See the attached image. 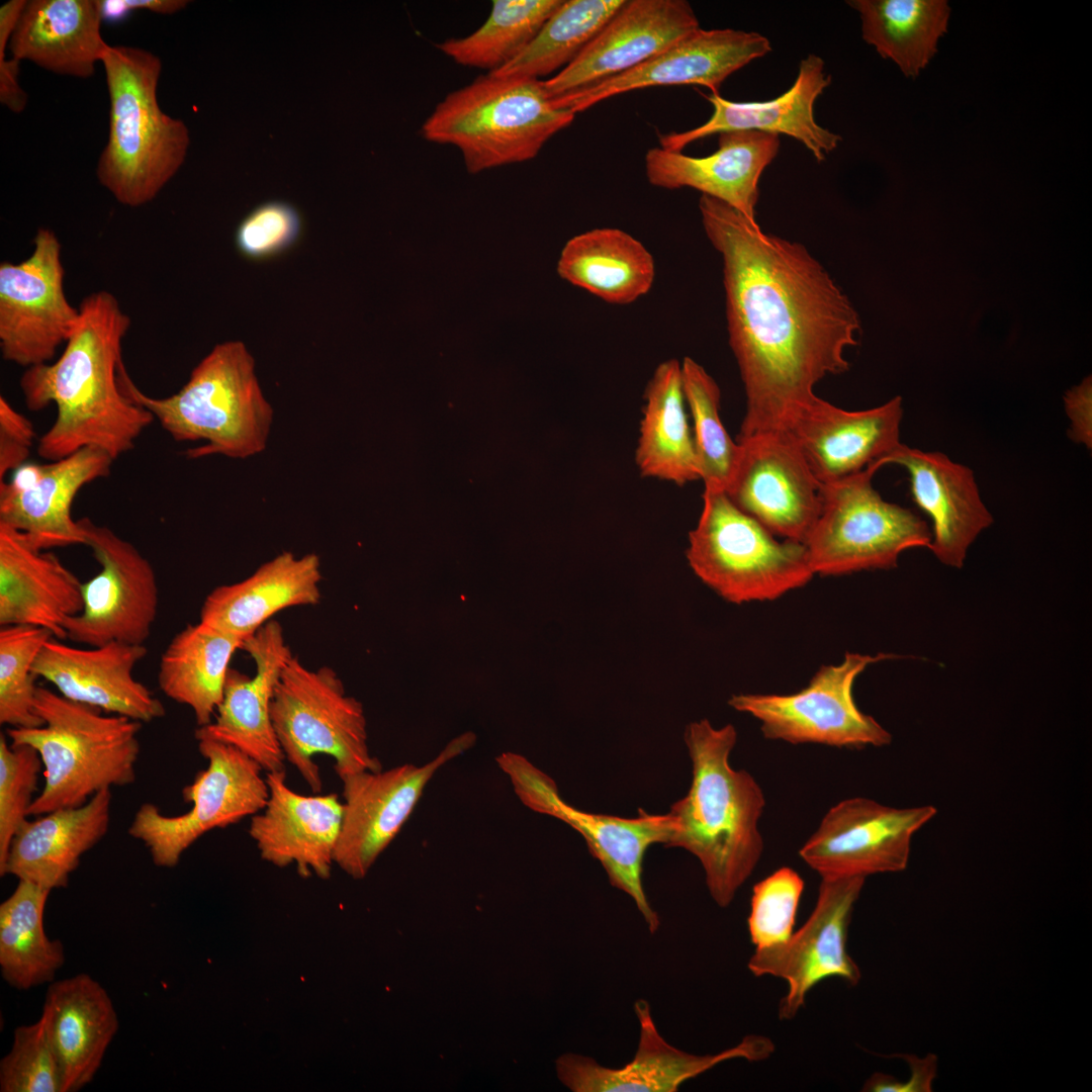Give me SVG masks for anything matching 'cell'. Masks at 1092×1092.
Masks as SVG:
<instances>
[{"mask_svg": "<svg viewBox=\"0 0 1092 1092\" xmlns=\"http://www.w3.org/2000/svg\"><path fill=\"white\" fill-rule=\"evenodd\" d=\"M699 209L722 257L729 344L745 390L737 439L782 431L821 379L848 369L858 314L803 245L707 195Z\"/></svg>", "mask_w": 1092, "mask_h": 1092, "instance_id": "1", "label": "cell"}, {"mask_svg": "<svg viewBox=\"0 0 1092 1092\" xmlns=\"http://www.w3.org/2000/svg\"><path fill=\"white\" fill-rule=\"evenodd\" d=\"M79 311L62 355L53 363L26 368L19 387L28 410L57 406L55 422L37 442L41 458L54 461L95 447L115 460L133 449L155 420L118 383L121 344L130 318L106 290L85 296Z\"/></svg>", "mask_w": 1092, "mask_h": 1092, "instance_id": "2", "label": "cell"}, {"mask_svg": "<svg viewBox=\"0 0 1092 1092\" xmlns=\"http://www.w3.org/2000/svg\"><path fill=\"white\" fill-rule=\"evenodd\" d=\"M736 741L731 724L715 728L703 719L687 726L692 784L668 812L673 827L665 846L681 847L700 860L720 907L728 906L751 876L764 845L758 829L764 794L748 771L730 765Z\"/></svg>", "mask_w": 1092, "mask_h": 1092, "instance_id": "3", "label": "cell"}, {"mask_svg": "<svg viewBox=\"0 0 1092 1092\" xmlns=\"http://www.w3.org/2000/svg\"><path fill=\"white\" fill-rule=\"evenodd\" d=\"M109 97L108 139L96 176L117 202L154 200L183 165L190 144L185 123L158 100L162 62L132 46H109L101 61Z\"/></svg>", "mask_w": 1092, "mask_h": 1092, "instance_id": "4", "label": "cell"}, {"mask_svg": "<svg viewBox=\"0 0 1092 1092\" xmlns=\"http://www.w3.org/2000/svg\"><path fill=\"white\" fill-rule=\"evenodd\" d=\"M121 391L152 414L178 442H204L188 458L221 455L246 459L265 450L273 408L255 373V360L241 341L215 345L174 394L154 397L118 371Z\"/></svg>", "mask_w": 1092, "mask_h": 1092, "instance_id": "5", "label": "cell"}, {"mask_svg": "<svg viewBox=\"0 0 1092 1092\" xmlns=\"http://www.w3.org/2000/svg\"><path fill=\"white\" fill-rule=\"evenodd\" d=\"M34 709L41 726L7 730L10 744L32 746L42 762L44 786L28 815L79 807L102 790L135 781L143 723L103 715L43 687L36 688Z\"/></svg>", "mask_w": 1092, "mask_h": 1092, "instance_id": "6", "label": "cell"}, {"mask_svg": "<svg viewBox=\"0 0 1092 1092\" xmlns=\"http://www.w3.org/2000/svg\"><path fill=\"white\" fill-rule=\"evenodd\" d=\"M575 115L554 103L540 79L487 73L447 94L421 133L455 147L467 171L476 174L534 159Z\"/></svg>", "mask_w": 1092, "mask_h": 1092, "instance_id": "7", "label": "cell"}, {"mask_svg": "<svg viewBox=\"0 0 1092 1092\" xmlns=\"http://www.w3.org/2000/svg\"><path fill=\"white\" fill-rule=\"evenodd\" d=\"M687 559L705 584L733 604L778 599L814 575L803 543L778 541L718 490L704 489Z\"/></svg>", "mask_w": 1092, "mask_h": 1092, "instance_id": "8", "label": "cell"}, {"mask_svg": "<svg viewBox=\"0 0 1092 1092\" xmlns=\"http://www.w3.org/2000/svg\"><path fill=\"white\" fill-rule=\"evenodd\" d=\"M271 718L285 760L315 794L323 790L317 754L334 759L340 780L365 770L382 769L367 743L362 704L347 695L337 672L311 669L297 656L286 663L271 704Z\"/></svg>", "mask_w": 1092, "mask_h": 1092, "instance_id": "9", "label": "cell"}, {"mask_svg": "<svg viewBox=\"0 0 1092 1092\" xmlns=\"http://www.w3.org/2000/svg\"><path fill=\"white\" fill-rule=\"evenodd\" d=\"M875 466L822 484V508L803 543L814 574L841 575L897 566L902 552L930 547L932 533L914 512L874 488Z\"/></svg>", "mask_w": 1092, "mask_h": 1092, "instance_id": "10", "label": "cell"}, {"mask_svg": "<svg viewBox=\"0 0 1092 1092\" xmlns=\"http://www.w3.org/2000/svg\"><path fill=\"white\" fill-rule=\"evenodd\" d=\"M197 741L208 764L182 790L183 800L191 808L168 816L156 805L145 803L128 828L131 837L144 842L157 867H175L202 835L259 813L269 796L263 769L255 760L232 745L212 739Z\"/></svg>", "mask_w": 1092, "mask_h": 1092, "instance_id": "11", "label": "cell"}, {"mask_svg": "<svg viewBox=\"0 0 1092 1092\" xmlns=\"http://www.w3.org/2000/svg\"><path fill=\"white\" fill-rule=\"evenodd\" d=\"M894 657L846 653L839 664L821 666L797 693L740 694L732 696L728 704L756 718L767 739L848 748L885 746L891 743L892 735L857 708L852 689L867 666Z\"/></svg>", "mask_w": 1092, "mask_h": 1092, "instance_id": "12", "label": "cell"}, {"mask_svg": "<svg viewBox=\"0 0 1092 1092\" xmlns=\"http://www.w3.org/2000/svg\"><path fill=\"white\" fill-rule=\"evenodd\" d=\"M496 761L524 805L563 821L584 838L611 885L633 899L649 931L654 933L660 922L643 889L642 864L650 845L667 844L673 827L669 813L654 815L639 809L637 817L622 818L585 812L566 803L555 782L524 756L507 752Z\"/></svg>", "mask_w": 1092, "mask_h": 1092, "instance_id": "13", "label": "cell"}, {"mask_svg": "<svg viewBox=\"0 0 1092 1092\" xmlns=\"http://www.w3.org/2000/svg\"><path fill=\"white\" fill-rule=\"evenodd\" d=\"M78 521L100 570L82 582L83 608L65 622L66 639L89 647L111 642L145 645L159 608L153 565L110 528L86 517Z\"/></svg>", "mask_w": 1092, "mask_h": 1092, "instance_id": "14", "label": "cell"}, {"mask_svg": "<svg viewBox=\"0 0 1092 1092\" xmlns=\"http://www.w3.org/2000/svg\"><path fill=\"white\" fill-rule=\"evenodd\" d=\"M62 246L40 228L33 250L19 263L0 264V350L8 362L28 368L50 363L80 316L65 293Z\"/></svg>", "mask_w": 1092, "mask_h": 1092, "instance_id": "15", "label": "cell"}, {"mask_svg": "<svg viewBox=\"0 0 1092 1092\" xmlns=\"http://www.w3.org/2000/svg\"><path fill=\"white\" fill-rule=\"evenodd\" d=\"M937 813L931 805L894 808L872 799H845L831 807L799 850L822 879L904 871L914 834Z\"/></svg>", "mask_w": 1092, "mask_h": 1092, "instance_id": "16", "label": "cell"}, {"mask_svg": "<svg viewBox=\"0 0 1092 1092\" xmlns=\"http://www.w3.org/2000/svg\"><path fill=\"white\" fill-rule=\"evenodd\" d=\"M864 879H822L805 924L785 942L755 948L750 957L747 967L754 976H774L788 984L779 1005L781 1019L794 1018L809 991L824 979L837 977L850 985L859 982L860 971L847 952L846 941Z\"/></svg>", "mask_w": 1092, "mask_h": 1092, "instance_id": "17", "label": "cell"}, {"mask_svg": "<svg viewBox=\"0 0 1092 1092\" xmlns=\"http://www.w3.org/2000/svg\"><path fill=\"white\" fill-rule=\"evenodd\" d=\"M474 740L465 733L421 766L404 763L343 778L344 810L334 862L352 878H364L400 831L432 777Z\"/></svg>", "mask_w": 1092, "mask_h": 1092, "instance_id": "18", "label": "cell"}, {"mask_svg": "<svg viewBox=\"0 0 1092 1092\" xmlns=\"http://www.w3.org/2000/svg\"><path fill=\"white\" fill-rule=\"evenodd\" d=\"M740 455L725 490L771 534L804 543L822 508V483L785 431L736 441Z\"/></svg>", "mask_w": 1092, "mask_h": 1092, "instance_id": "19", "label": "cell"}, {"mask_svg": "<svg viewBox=\"0 0 1092 1092\" xmlns=\"http://www.w3.org/2000/svg\"><path fill=\"white\" fill-rule=\"evenodd\" d=\"M770 51L769 40L757 32L700 27L628 72L552 99L577 114L613 96L655 86L700 85L718 94L730 75Z\"/></svg>", "mask_w": 1092, "mask_h": 1092, "instance_id": "20", "label": "cell"}, {"mask_svg": "<svg viewBox=\"0 0 1092 1092\" xmlns=\"http://www.w3.org/2000/svg\"><path fill=\"white\" fill-rule=\"evenodd\" d=\"M113 461L101 449L85 447L46 464H22L0 482V523L40 550L85 545L73 502L86 484L106 477Z\"/></svg>", "mask_w": 1092, "mask_h": 1092, "instance_id": "21", "label": "cell"}, {"mask_svg": "<svg viewBox=\"0 0 1092 1092\" xmlns=\"http://www.w3.org/2000/svg\"><path fill=\"white\" fill-rule=\"evenodd\" d=\"M901 396L864 411L849 412L816 396L784 428L814 476L832 483L870 466L883 467L900 445Z\"/></svg>", "mask_w": 1092, "mask_h": 1092, "instance_id": "22", "label": "cell"}, {"mask_svg": "<svg viewBox=\"0 0 1092 1092\" xmlns=\"http://www.w3.org/2000/svg\"><path fill=\"white\" fill-rule=\"evenodd\" d=\"M634 1009L640 1035L633 1060L622 1068H609L586 1056L565 1054L556 1061L561 1083L574 1092H674L686 1081L724 1061H758L774 1051L768 1038L750 1035L716 1055H692L670 1045L659 1034L647 1001H636Z\"/></svg>", "mask_w": 1092, "mask_h": 1092, "instance_id": "23", "label": "cell"}, {"mask_svg": "<svg viewBox=\"0 0 1092 1092\" xmlns=\"http://www.w3.org/2000/svg\"><path fill=\"white\" fill-rule=\"evenodd\" d=\"M242 649L254 660L255 675L229 669L214 718L195 730V738L232 745L255 760L265 772L285 770V757L271 718L277 684L293 655L281 624L270 620L244 640Z\"/></svg>", "mask_w": 1092, "mask_h": 1092, "instance_id": "24", "label": "cell"}, {"mask_svg": "<svg viewBox=\"0 0 1092 1092\" xmlns=\"http://www.w3.org/2000/svg\"><path fill=\"white\" fill-rule=\"evenodd\" d=\"M700 28L685 0H626L580 54L543 84L551 98L561 96L645 63Z\"/></svg>", "mask_w": 1092, "mask_h": 1092, "instance_id": "25", "label": "cell"}, {"mask_svg": "<svg viewBox=\"0 0 1092 1092\" xmlns=\"http://www.w3.org/2000/svg\"><path fill=\"white\" fill-rule=\"evenodd\" d=\"M147 652L145 645L111 642L80 648L53 637L38 653L32 671L69 700L149 723L164 717L166 710L132 675Z\"/></svg>", "mask_w": 1092, "mask_h": 1092, "instance_id": "26", "label": "cell"}, {"mask_svg": "<svg viewBox=\"0 0 1092 1092\" xmlns=\"http://www.w3.org/2000/svg\"><path fill=\"white\" fill-rule=\"evenodd\" d=\"M824 61L809 54L800 62L793 85L782 95L767 101L737 102L717 93L706 98L713 113L703 124L680 132L659 134L660 148L681 152L688 145L712 134L728 131L754 130L786 134L803 144L813 157L823 161L833 152L841 138L817 123L814 104L831 82L824 70Z\"/></svg>", "mask_w": 1092, "mask_h": 1092, "instance_id": "27", "label": "cell"}, {"mask_svg": "<svg viewBox=\"0 0 1092 1092\" xmlns=\"http://www.w3.org/2000/svg\"><path fill=\"white\" fill-rule=\"evenodd\" d=\"M269 796L251 817L249 835L261 857L279 868L296 864L301 877L331 876L343 802L335 793L302 795L286 784L285 770L266 772Z\"/></svg>", "mask_w": 1092, "mask_h": 1092, "instance_id": "28", "label": "cell"}, {"mask_svg": "<svg viewBox=\"0 0 1092 1092\" xmlns=\"http://www.w3.org/2000/svg\"><path fill=\"white\" fill-rule=\"evenodd\" d=\"M780 136L754 130L719 134L717 150L705 157L652 148L645 155L648 182L659 188H693L756 220L758 182L777 157Z\"/></svg>", "mask_w": 1092, "mask_h": 1092, "instance_id": "29", "label": "cell"}, {"mask_svg": "<svg viewBox=\"0 0 1092 1092\" xmlns=\"http://www.w3.org/2000/svg\"><path fill=\"white\" fill-rule=\"evenodd\" d=\"M885 464L904 467L914 503L932 521L929 549L944 565L961 568L979 534L993 524L974 472L937 451L901 444Z\"/></svg>", "mask_w": 1092, "mask_h": 1092, "instance_id": "30", "label": "cell"}, {"mask_svg": "<svg viewBox=\"0 0 1092 1092\" xmlns=\"http://www.w3.org/2000/svg\"><path fill=\"white\" fill-rule=\"evenodd\" d=\"M82 608V582L60 558L0 523V625L42 628L64 640L65 622Z\"/></svg>", "mask_w": 1092, "mask_h": 1092, "instance_id": "31", "label": "cell"}, {"mask_svg": "<svg viewBox=\"0 0 1092 1092\" xmlns=\"http://www.w3.org/2000/svg\"><path fill=\"white\" fill-rule=\"evenodd\" d=\"M40 1016L59 1062L63 1092L81 1090L94 1079L118 1030L109 994L88 974L53 981Z\"/></svg>", "mask_w": 1092, "mask_h": 1092, "instance_id": "32", "label": "cell"}, {"mask_svg": "<svg viewBox=\"0 0 1092 1092\" xmlns=\"http://www.w3.org/2000/svg\"><path fill=\"white\" fill-rule=\"evenodd\" d=\"M111 802V789H105L82 806L27 819L11 840L0 876L12 875L50 891L67 887L81 856L107 833Z\"/></svg>", "mask_w": 1092, "mask_h": 1092, "instance_id": "33", "label": "cell"}, {"mask_svg": "<svg viewBox=\"0 0 1092 1092\" xmlns=\"http://www.w3.org/2000/svg\"><path fill=\"white\" fill-rule=\"evenodd\" d=\"M321 559L283 551L249 577L213 588L200 609L199 621L243 642L278 612L314 606L321 601Z\"/></svg>", "mask_w": 1092, "mask_h": 1092, "instance_id": "34", "label": "cell"}, {"mask_svg": "<svg viewBox=\"0 0 1092 1092\" xmlns=\"http://www.w3.org/2000/svg\"><path fill=\"white\" fill-rule=\"evenodd\" d=\"M102 22L99 0H30L8 49L19 62L86 79L110 46L101 34Z\"/></svg>", "mask_w": 1092, "mask_h": 1092, "instance_id": "35", "label": "cell"}, {"mask_svg": "<svg viewBox=\"0 0 1092 1092\" xmlns=\"http://www.w3.org/2000/svg\"><path fill=\"white\" fill-rule=\"evenodd\" d=\"M561 278L612 304H629L646 294L655 263L645 246L615 228L594 229L571 238L557 264Z\"/></svg>", "mask_w": 1092, "mask_h": 1092, "instance_id": "36", "label": "cell"}, {"mask_svg": "<svg viewBox=\"0 0 1092 1092\" xmlns=\"http://www.w3.org/2000/svg\"><path fill=\"white\" fill-rule=\"evenodd\" d=\"M635 460L642 476L677 485L700 479L686 411L681 363L661 362L649 379Z\"/></svg>", "mask_w": 1092, "mask_h": 1092, "instance_id": "37", "label": "cell"}, {"mask_svg": "<svg viewBox=\"0 0 1092 1092\" xmlns=\"http://www.w3.org/2000/svg\"><path fill=\"white\" fill-rule=\"evenodd\" d=\"M242 645L241 639L201 621L187 625L161 656L160 690L188 706L198 727L211 723L223 697L230 662Z\"/></svg>", "mask_w": 1092, "mask_h": 1092, "instance_id": "38", "label": "cell"}, {"mask_svg": "<svg viewBox=\"0 0 1092 1092\" xmlns=\"http://www.w3.org/2000/svg\"><path fill=\"white\" fill-rule=\"evenodd\" d=\"M861 20L863 40L892 60L907 78H916L937 52L950 7L945 0H851Z\"/></svg>", "mask_w": 1092, "mask_h": 1092, "instance_id": "39", "label": "cell"}, {"mask_svg": "<svg viewBox=\"0 0 1092 1092\" xmlns=\"http://www.w3.org/2000/svg\"><path fill=\"white\" fill-rule=\"evenodd\" d=\"M51 891L18 880L11 895L0 904V970L5 982L25 991L52 983L64 966L61 940L51 939L43 915Z\"/></svg>", "mask_w": 1092, "mask_h": 1092, "instance_id": "40", "label": "cell"}, {"mask_svg": "<svg viewBox=\"0 0 1092 1092\" xmlns=\"http://www.w3.org/2000/svg\"><path fill=\"white\" fill-rule=\"evenodd\" d=\"M626 0L562 1L528 46L498 76L539 79L569 65Z\"/></svg>", "mask_w": 1092, "mask_h": 1092, "instance_id": "41", "label": "cell"}, {"mask_svg": "<svg viewBox=\"0 0 1092 1092\" xmlns=\"http://www.w3.org/2000/svg\"><path fill=\"white\" fill-rule=\"evenodd\" d=\"M562 0H495L487 19L472 33L436 47L456 64L492 73L515 59Z\"/></svg>", "mask_w": 1092, "mask_h": 1092, "instance_id": "42", "label": "cell"}, {"mask_svg": "<svg viewBox=\"0 0 1092 1092\" xmlns=\"http://www.w3.org/2000/svg\"><path fill=\"white\" fill-rule=\"evenodd\" d=\"M686 402L693 419V437L704 489L726 490L740 455V445L720 418L721 392L714 378L695 360L681 362Z\"/></svg>", "mask_w": 1092, "mask_h": 1092, "instance_id": "43", "label": "cell"}, {"mask_svg": "<svg viewBox=\"0 0 1092 1092\" xmlns=\"http://www.w3.org/2000/svg\"><path fill=\"white\" fill-rule=\"evenodd\" d=\"M54 636L31 626H2L0 630V723L11 728L41 726L34 709L37 686L32 665ZM55 638V637H54Z\"/></svg>", "mask_w": 1092, "mask_h": 1092, "instance_id": "44", "label": "cell"}, {"mask_svg": "<svg viewBox=\"0 0 1092 1092\" xmlns=\"http://www.w3.org/2000/svg\"><path fill=\"white\" fill-rule=\"evenodd\" d=\"M1 1092H63L62 1073L40 1016L18 1026L10 1051L0 1061Z\"/></svg>", "mask_w": 1092, "mask_h": 1092, "instance_id": "45", "label": "cell"}, {"mask_svg": "<svg viewBox=\"0 0 1092 1092\" xmlns=\"http://www.w3.org/2000/svg\"><path fill=\"white\" fill-rule=\"evenodd\" d=\"M804 887V880L789 867L778 869L754 885L747 923L755 948L791 937Z\"/></svg>", "mask_w": 1092, "mask_h": 1092, "instance_id": "46", "label": "cell"}, {"mask_svg": "<svg viewBox=\"0 0 1092 1092\" xmlns=\"http://www.w3.org/2000/svg\"><path fill=\"white\" fill-rule=\"evenodd\" d=\"M42 762L27 744H8L0 735V870L14 834L27 820Z\"/></svg>", "mask_w": 1092, "mask_h": 1092, "instance_id": "47", "label": "cell"}, {"mask_svg": "<svg viewBox=\"0 0 1092 1092\" xmlns=\"http://www.w3.org/2000/svg\"><path fill=\"white\" fill-rule=\"evenodd\" d=\"M302 218L289 202L270 200L253 208L239 223L235 243L246 258L261 261L278 256L299 239Z\"/></svg>", "mask_w": 1092, "mask_h": 1092, "instance_id": "48", "label": "cell"}, {"mask_svg": "<svg viewBox=\"0 0 1092 1092\" xmlns=\"http://www.w3.org/2000/svg\"><path fill=\"white\" fill-rule=\"evenodd\" d=\"M34 430L30 421L0 396V482L7 473L22 464L30 454Z\"/></svg>", "mask_w": 1092, "mask_h": 1092, "instance_id": "49", "label": "cell"}, {"mask_svg": "<svg viewBox=\"0 0 1092 1092\" xmlns=\"http://www.w3.org/2000/svg\"><path fill=\"white\" fill-rule=\"evenodd\" d=\"M1064 401L1067 415L1071 422L1069 437L1074 442L1083 444L1087 448H1091V376L1086 377L1079 385L1069 389L1064 396Z\"/></svg>", "mask_w": 1092, "mask_h": 1092, "instance_id": "50", "label": "cell"}, {"mask_svg": "<svg viewBox=\"0 0 1092 1092\" xmlns=\"http://www.w3.org/2000/svg\"><path fill=\"white\" fill-rule=\"evenodd\" d=\"M188 3L184 0H99L102 20L112 23L124 20L134 10L174 14Z\"/></svg>", "mask_w": 1092, "mask_h": 1092, "instance_id": "51", "label": "cell"}, {"mask_svg": "<svg viewBox=\"0 0 1092 1092\" xmlns=\"http://www.w3.org/2000/svg\"><path fill=\"white\" fill-rule=\"evenodd\" d=\"M20 62L7 58L5 51H0V102L10 111L20 113L27 104V93L20 86L18 77Z\"/></svg>", "mask_w": 1092, "mask_h": 1092, "instance_id": "52", "label": "cell"}, {"mask_svg": "<svg viewBox=\"0 0 1092 1092\" xmlns=\"http://www.w3.org/2000/svg\"><path fill=\"white\" fill-rule=\"evenodd\" d=\"M901 1058L908 1062L912 1075L902 1085L900 1092L931 1091V1084L936 1072V1057L928 1055L926 1058L919 1059L915 1056L904 1055Z\"/></svg>", "mask_w": 1092, "mask_h": 1092, "instance_id": "53", "label": "cell"}]
</instances>
